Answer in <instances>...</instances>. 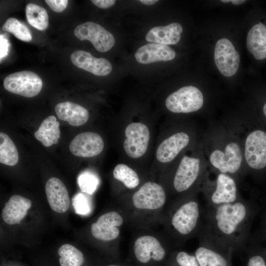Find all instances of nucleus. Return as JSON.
<instances>
[{
    "instance_id": "412c9836",
    "label": "nucleus",
    "mask_w": 266,
    "mask_h": 266,
    "mask_svg": "<svg viewBox=\"0 0 266 266\" xmlns=\"http://www.w3.org/2000/svg\"><path fill=\"white\" fill-rule=\"evenodd\" d=\"M188 135L183 132L176 133L164 140L156 150L157 159L161 163L172 161L189 143Z\"/></svg>"
},
{
    "instance_id": "c85d7f7f",
    "label": "nucleus",
    "mask_w": 266,
    "mask_h": 266,
    "mask_svg": "<svg viewBox=\"0 0 266 266\" xmlns=\"http://www.w3.org/2000/svg\"><path fill=\"white\" fill-rule=\"evenodd\" d=\"M60 264L61 266H81L84 258L82 253L73 245L65 244L58 251Z\"/></svg>"
},
{
    "instance_id": "bb28decb",
    "label": "nucleus",
    "mask_w": 266,
    "mask_h": 266,
    "mask_svg": "<svg viewBox=\"0 0 266 266\" xmlns=\"http://www.w3.org/2000/svg\"><path fill=\"white\" fill-rule=\"evenodd\" d=\"M19 155L13 141L6 133H0V162L9 166H15L18 162Z\"/></svg>"
},
{
    "instance_id": "20e7f679",
    "label": "nucleus",
    "mask_w": 266,
    "mask_h": 266,
    "mask_svg": "<svg viewBox=\"0 0 266 266\" xmlns=\"http://www.w3.org/2000/svg\"><path fill=\"white\" fill-rule=\"evenodd\" d=\"M204 102L203 96L197 87H182L170 94L166 99V108L173 113H190L200 109Z\"/></svg>"
},
{
    "instance_id": "f03ea898",
    "label": "nucleus",
    "mask_w": 266,
    "mask_h": 266,
    "mask_svg": "<svg viewBox=\"0 0 266 266\" xmlns=\"http://www.w3.org/2000/svg\"><path fill=\"white\" fill-rule=\"evenodd\" d=\"M201 210L199 202L194 200L185 202L173 213L171 224L174 230L181 236H186L201 226Z\"/></svg>"
},
{
    "instance_id": "dca6fc26",
    "label": "nucleus",
    "mask_w": 266,
    "mask_h": 266,
    "mask_svg": "<svg viewBox=\"0 0 266 266\" xmlns=\"http://www.w3.org/2000/svg\"><path fill=\"white\" fill-rule=\"evenodd\" d=\"M200 170L198 158L185 156L182 159L173 179V186L178 192L189 189L197 180Z\"/></svg>"
},
{
    "instance_id": "1a4fd4ad",
    "label": "nucleus",
    "mask_w": 266,
    "mask_h": 266,
    "mask_svg": "<svg viewBox=\"0 0 266 266\" xmlns=\"http://www.w3.org/2000/svg\"><path fill=\"white\" fill-rule=\"evenodd\" d=\"M125 135L124 148L127 155L134 159L142 156L147 150L150 139L148 127L141 123H132L126 127Z\"/></svg>"
},
{
    "instance_id": "72a5a7b5",
    "label": "nucleus",
    "mask_w": 266,
    "mask_h": 266,
    "mask_svg": "<svg viewBox=\"0 0 266 266\" xmlns=\"http://www.w3.org/2000/svg\"><path fill=\"white\" fill-rule=\"evenodd\" d=\"M175 260L178 266H200L195 255H190L185 251L178 252Z\"/></svg>"
},
{
    "instance_id": "c756f323",
    "label": "nucleus",
    "mask_w": 266,
    "mask_h": 266,
    "mask_svg": "<svg viewBox=\"0 0 266 266\" xmlns=\"http://www.w3.org/2000/svg\"><path fill=\"white\" fill-rule=\"evenodd\" d=\"M113 174L116 179L122 182L128 188L133 189L139 183V177L136 172L125 164L116 165Z\"/></svg>"
},
{
    "instance_id": "e433bc0d",
    "label": "nucleus",
    "mask_w": 266,
    "mask_h": 266,
    "mask_svg": "<svg viewBox=\"0 0 266 266\" xmlns=\"http://www.w3.org/2000/svg\"><path fill=\"white\" fill-rule=\"evenodd\" d=\"M91 1L97 7L100 8H108L113 6L116 2L115 0H92Z\"/></svg>"
},
{
    "instance_id": "393cba45",
    "label": "nucleus",
    "mask_w": 266,
    "mask_h": 266,
    "mask_svg": "<svg viewBox=\"0 0 266 266\" xmlns=\"http://www.w3.org/2000/svg\"><path fill=\"white\" fill-rule=\"evenodd\" d=\"M60 124L56 118L51 115L45 119L35 132L36 139L46 147L57 144L60 137Z\"/></svg>"
},
{
    "instance_id": "6ab92c4d",
    "label": "nucleus",
    "mask_w": 266,
    "mask_h": 266,
    "mask_svg": "<svg viewBox=\"0 0 266 266\" xmlns=\"http://www.w3.org/2000/svg\"><path fill=\"white\" fill-rule=\"evenodd\" d=\"M45 193L51 209L58 213H65L68 209L70 200L65 184L58 178L52 177L46 182Z\"/></svg>"
},
{
    "instance_id": "39448f33",
    "label": "nucleus",
    "mask_w": 266,
    "mask_h": 266,
    "mask_svg": "<svg viewBox=\"0 0 266 266\" xmlns=\"http://www.w3.org/2000/svg\"><path fill=\"white\" fill-rule=\"evenodd\" d=\"M213 59L219 72L223 76H233L239 69L240 57L232 41L225 37L218 39L214 47Z\"/></svg>"
},
{
    "instance_id": "f8f14e48",
    "label": "nucleus",
    "mask_w": 266,
    "mask_h": 266,
    "mask_svg": "<svg viewBox=\"0 0 266 266\" xmlns=\"http://www.w3.org/2000/svg\"><path fill=\"white\" fill-rule=\"evenodd\" d=\"M242 155L238 144L232 142L227 144L225 152L215 150L211 154L210 161L221 173H234L239 168Z\"/></svg>"
},
{
    "instance_id": "ddd939ff",
    "label": "nucleus",
    "mask_w": 266,
    "mask_h": 266,
    "mask_svg": "<svg viewBox=\"0 0 266 266\" xmlns=\"http://www.w3.org/2000/svg\"><path fill=\"white\" fill-rule=\"evenodd\" d=\"M122 216L116 211H110L100 216L92 224L91 233L96 239L104 241H112L120 234L118 227L123 223Z\"/></svg>"
},
{
    "instance_id": "7c9ffc66",
    "label": "nucleus",
    "mask_w": 266,
    "mask_h": 266,
    "mask_svg": "<svg viewBox=\"0 0 266 266\" xmlns=\"http://www.w3.org/2000/svg\"><path fill=\"white\" fill-rule=\"evenodd\" d=\"M2 30L12 33L23 41L29 42L32 39L31 33L27 27L15 18L7 19L3 25Z\"/></svg>"
},
{
    "instance_id": "b1692460",
    "label": "nucleus",
    "mask_w": 266,
    "mask_h": 266,
    "mask_svg": "<svg viewBox=\"0 0 266 266\" xmlns=\"http://www.w3.org/2000/svg\"><path fill=\"white\" fill-rule=\"evenodd\" d=\"M58 117L73 126L83 125L89 117L88 111L82 106L70 101L58 103L55 107Z\"/></svg>"
},
{
    "instance_id": "473e14b6",
    "label": "nucleus",
    "mask_w": 266,
    "mask_h": 266,
    "mask_svg": "<svg viewBox=\"0 0 266 266\" xmlns=\"http://www.w3.org/2000/svg\"><path fill=\"white\" fill-rule=\"evenodd\" d=\"M72 205L77 214L85 215L90 211L89 201L83 192L78 193L74 196L72 198Z\"/></svg>"
},
{
    "instance_id": "0eeeda50",
    "label": "nucleus",
    "mask_w": 266,
    "mask_h": 266,
    "mask_svg": "<svg viewBox=\"0 0 266 266\" xmlns=\"http://www.w3.org/2000/svg\"><path fill=\"white\" fill-rule=\"evenodd\" d=\"M7 91L20 96L32 98L37 95L42 88V81L35 73L24 70L11 73L3 81Z\"/></svg>"
},
{
    "instance_id": "a878e982",
    "label": "nucleus",
    "mask_w": 266,
    "mask_h": 266,
    "mask_svg": "<svg viewBox=\"0 0 266 266\" xmlns=\"http://www.w3.org/2000/svg\"><path fill=\"white\" fill-rule=\"evenodd\" d=\"M27 21L33 27L39 31L46 30L49 25V16L43 7L30 3L26 7Z\"/></svg>"
},
{
    "instance_id": "6e6552de",
    "label": "nucleus",
    "mask_w": 266,
    "mask_h": 266,
    "mask_svg": "<svg viewBox=\"0 0 266 266\" xmlns=\"http://www.w3.org/2000/svg\"><path fill=\"white\" fill-rule=\"evenodd\" d=\"M75 36L81 40H89L100 52L109 50L115 44V38L110 32L99 24L87 22L78 25L74 31Z\"/></svg>"
},
{
    "instance_id": "2f4dec72",
    "label": "nucleus",
    "mask_w": 266,
    "mask_h": 266,
    "mask_svg": "<svg viewBox=\"0 0 266 266\" xmlns=\"http://www.w3.org/2000/svg\"><path fill=\"white\" fill-rule=\"evenodd\" d=\"M77 183L82 192L92 194L99 183L97 176L90 171H84L78 176Z\"/></svg>"
},
{
    "instance_id": "f3484780",
    "label": "nucleus",
    "mask_w": 266,
    "mask_h": 266,
    "mask_svg": "<svg viewBox=\"0 0 266 266\" xmlns=\"http://www.w3.org/2000/svg\"><path fill=\"white\" fill-rule=\"evenodd\" d=\"M70 58L76 66L96 75H107L112 69L111 63L107 60L96 58L89 52L83 50L74 51L71 53Z\"/></svg>"
},
{
    "instance_id": "a211bd4d",
    "label": "nucleus",
    "mask_w": 266,
    "mask_h": 266,
    "mask_svg": "<svg viewBox=\"0 0 266 266\" xmlns=\"http://www.w3.org/2000/svg\"><path fill=\"white\" fill-rule=\"evenodd\" d=\"M133 250L136 259L142 263H148L151 258L156 261H161L166 255L159 241L151 235L137 238L134 243Z\"/></svg>"
},
{
    "instance_id": "a19ab883",
    "label": "nucleus",
    "mask_w": 266,
    "mask_h": 266,
    "mask_svg": "<svg viewBox=\"0 0 266 266\" xmlns=\"http://www.w3.org/2000/svg\"><path fill=\"white\" fill-rule=\"evenodd\" d=\"M262 112L266 118V100L263 103L262 106Z\"/></svg>"
},
{
    "instance_id": "cd10ccee",
    "label": "nucleus",
    "mask_w": 266,
    "mask_h": 266,
    "mask_svg": "<svg viewBox=\"0 0 266 266\" xmlns=\"http://www.w3.org/2000/svg\"><path fill=\"white\" fill-rule=\"evenodd\" d=\"M249 242L246 266H266V254L258 237H250Z\"/></svg>"
},
{
    "instance_id": "f704fd0d",
    "label": "nucleus",
    "mask_w": 266,
    "mask_h": 266,
    "mask_svg": "<svg viewBox=\"0 0 266 266\" xmlns=\"http://www.w3.org/2000/svg\"><path fill=\"white\" fill-rule=\"evenodd\" d=\"M45 2L53 11L61 12L66 8L68 1L67 0H45Z\"/></svg>"
},
{
    "instance_id": "9d476101",
    "label": "nucleus",
    "mask_w": 266,
    "mask_h": 266,
    "mask_svg": "<svg viewBox=\"0 0 266 266\" xmlns=\"http://www.w3.org/2000/svg\"><path fill=\"white\" fill-rule=\"evenodd\" d=\"M245 158L248 166L256 170L266 167V133L255 130L247 136L245 145Z\"/></svg>"
},
{
    "instance_id": "f257e3e1",
    "label": "nucleus",
    "mask_w": 266,
    "mask_h": 266,
    "mask_svg": "<svg viewBox=\"0 0 266 266\" xmlns=\"http://www.w3.org/2000/svg\"><path fill=\"white\" fill-rule=\"evenodd\" d=\"M260 210L257 203L239 199L217 206L206 205L200 235L233 252L246 248L253 221Z\"/></svg>"
},
{
    "instance_id": "79ce46f5",
    "label": "nucleus",
    "mask_w": 266,
    "mask_h": 266,
    "mask_svg": "<svg viewBox=\"0 0 266 266\" xmlns=\"http://www.w3.org/2000/svg\"><path fill=\"white\" fill-rule=\"evenodd\" d=\"M108 266H119L111 265H109Z\"/></svg>"
},
{
    "instance_id": "423d86ee",
    "label": "nucleus",
    "mask_w": 266,
    "mask_h": 266,
    "mask_svg": "<svg viewBox=\"0 0 266 266\" xmlns=\"http://www.w3.org/2000/svg\"><path fill=\"white\" fill-rule=\"evenodd\" d=\"M200 244L195 255L200 266H233V252L200 235Z\"/></svg>"
},
{
    "instance_id": "9b49d317",
    "label": "nucleus",
    "mask_w": 266,
    "mask_h": 266,
    "mask_svg": "<svg viewBox=\"0 0 266 266\" xmlns=\"http://www.w3.org/2000/svg\"><path fill=\"white\" fill-rule=\"evenodd\" d=\"M132 201L134 207L139 209H158L165 203V192L161 185L147 182L133 194Z\"/></svg>"
},
{
    "instance_id": "ea45409f",
    "label": "nucleus",
    "mask_w": 266,
    "mask_h": 266,
    "mask_svg": "<svg viewBox=\"0 0 266 266\" xmlns=\"http://www.w3.org/2000/svg\"><path fill=\"white\" fill-rule=\"evenodd\" d=\"M140 2L142 3L147 5H153L156 2L158 1L157 0H139Z\"/></svg>"
},
{
    "instance_id": "5701e85b",
    "label": "nucleus",
    "mask_w": 266,
    "mask_h": 266,
    "mask_svg": "<svg viewBox=\"0 0 266 266\" xmlns=\"http://www.w3.org/2000/svg\"><path fill=\"white\" fill-rule=\"evenodd\" d=\"M31 205L30 200L20 195H13L5 204L2 218L8 225L18 224L27 215Z\"/></svg>"
},
{
    "instance_id": "c9c22d12",
    "label": "nucleus",
    "mask_w": 266,
    "mask_h": 266,
    "mask_svg": "<svg viewBox=\"0 0 266 266\" xmlns=\"http://www.w3.org/2000/svg\"><path fill=\"white\" fill-rule=\"evenodd\" d=\"M261 226V233L258 237L262 242L266 254V207L262 215Z\"/></svg>"
},
{
    "instance_id": "58836bf2",
    "label": "nucleus",
    "mask_w": 266,
    "mask_h": 266,
    "mask_svg": "<svg viewBox=\"0 0 266 266\" xmlns=\"http://www.w3.org/2000/svg\"><path fill=\"white\" fill-rule=\"evenodd\" d=\"M246 0H222L221 2L223 3H231L233 5H239L244 3Z\"/></svg>"
},
{
    "instance_id": "4be33fe9",
    "label": "nucleus",
    "mask_w": 266,
    "mask_h": 266,
    "mask_svg": "<svg viewBox=\"0 0 266 266\" xmlns=\"http://www.w3.org/2000/svg\"><path fill=\"white\" fill-rule=\"evenodd\" d=\"M183 30L182 25L176 22L165 26H156L148 31L145 39L165 45L176 44L181 39Z\"/></svg>"
},
{
    "instance_id": "4c0bfd02",
    "label": "nucleus",
    "mask_w": 266,
    "mask_h": 266,
    "mask_svg": "<svg viewBox=\"0 0 266 266\" xmlns=\"http://www.w3.org/2000/svg\"><path fill=\"white\" fill-rule=\"evenodd\" d=\"M7 42L2 35H0V57L1 59L5 55L7 48Z\"/></svg>"
},
{
    "instance_id": "aec40b11",
    "label": "nucleus",
    "mask_w": 266,
    "mask_h": 266,
    "mask_svg": "<svg viewBox=\"0 0 266 266\" xmlns=\"http://www.w3.org/2000/svg\"><path fill=\"white\" fill-rule=\"evenodd\" d=\"M176 56L175 51L167 45L148 43L139 48L134 54L137 62L148 64L159 61H168Z\"/></svg>"
},
{
    "instance_id": "7ed1b4c3",
    "label": "nucleus",
    "mask_w": 266,
    "mask_h": 266,
    "mask_svg": "<svg viewBox=\"0 0 266 266\" xmlns=\"http://www.w3.org/2000/svg\"><path fill=\"white\" fill-rule=\"evenodd\" d=\"M248 29L246 46L253 59L259 63L266 62V12L258 10Z\"/></svg>"
},
{
    "instance_id": "2eb2a0df",
    "label": "nucleus",
    "mask_w": 266,
    "mask_h": 266,
    "mask_svg": "<svg viewBox=\"0 0 266 266\" xmlns=\"http://www.w3.org/2000/svg\"><path fill=\"white\" fill-rule=\"evenodd\" d=\"M239 199L233 179L226 173H221L217 176L215 190L207 197L206 204L217 206L234 202Z\"/></svg>"
},
{
    "instance_id": "4468645a",
    "label": "nucleus",
    "mask_w": 266,
    "mask_h": 266,
    "mask_svg": "<svg viewBox=\"0 0 266 266\" xmlns=\"http://www.w3.org/2000/svg\"><path fill=\"white\" fill-rule=\"evenodd\" d=\"M104 142L101 137L94 132H84L77 134L69 145L75 156L89 158L99 155L103 150Z\"/></svg>"
}]
</instances>
